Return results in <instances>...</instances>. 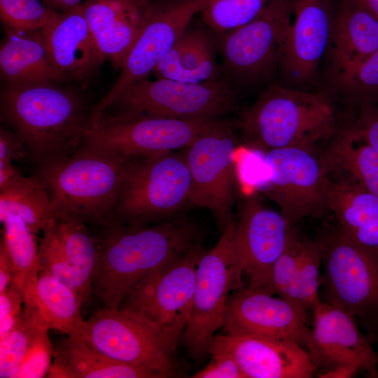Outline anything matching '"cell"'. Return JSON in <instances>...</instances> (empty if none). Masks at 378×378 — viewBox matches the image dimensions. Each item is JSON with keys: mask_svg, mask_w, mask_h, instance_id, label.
<instances>
[{"mask_svg": "<svg viewBox=\"0 0 378 378\" xmlns=\"http://www.w3.org/2000/svg\"><path fill=\"white\" fill-rule=\"evenodd\" d=\"M377 50L378 20L353 1L341 0L326 53L335 86Z\"/></svg>", "mask_w": 378, "mask_h": 378, "instance_id": "obj_24", "label": "cell"}, {"mask_svg": "<svg viewBox=\"0 0 378 378\" xmlns=\"http://www.w3.org/2000/svg\"><path fill=\"white\" fill-rule=\"evenodd\" d=\"M41 31L65 81L86 85L105 62L85 18L83 4L59 12Z\"/></svg>", "mask_w": 378, "mask_h": 378, "instance_id": "obj_22", "label": "cell"}, {"mask_svg": "<svg viewBox=\"0 0 378 378\" xmlns=\"http://www.w3.org/2000/svg\"><path fill=\"white\" fill-rule=\"evenodd\" d=\"M272 0H207L199 20L216 36L238 29L256 18Z\"/></svg>", "mask_w": 378, "mask_h": 378, "instance_id": "obj_34", "label": "cell"}, {"mask_svg": "<svg viewBox=\"0 0 378 378\" xmlns=\"http://www.w3.org/2000/svg\"><path fill=\"white\" fill-rule=\"evenodd\" d=\"M3 224L2 241L13 267V283L22 292L24 304L36 306L34 290L38 276V245L36 234L20 217L8 214Z\"/></svg>", "mask_w": 378, "mask_h": 378, "instance_id": "obj_30", "label": "cell"}, {"mask_svg": "<svg viewBox=\"0 0 378 378\" xmlns=\"http://www.w3.org/2000/svg\"><path fill=\"white\" fill-rule=\"evenodd\" d=\"M328 208L344 235L359 244L378 248V196L329 180Z\"/></svg>", "mask_w": 378, "mask_h": 378, "instance_id": "obj_29", "label": "cell"}, {"mask_svg": "<svg viewBox=\"0 0 378 378\" xmlns=\"http://www.w3.org/2000/svg\"><path fill=\"white\" fill-rule=\"evenodd\" d=\"M234 122L245 145L263 152L314 148L317 141L330 139L340 127L328 96L280 83L268 85Z\"/></svg>", "mask_w": 378, "mask_h": 378, "instance_id": "obj_3", "label": "cell"}, {"mask_svg": "<svg viewBox=\"0 0 378 378\" xmlns=\"http://www.w3.org/2000/svg\"><path fill=\"white\" fill-rule=\"evenodd\" d=\"M352 124L378 155L377 104H365L358 107Z\"/></svg>", "mask_w": 378, "mask_h": 378, "instance_id": "obj_42", "label": "cell"}, {"mask_svg": "<svg viewBox=\"0 0 378 378\" xmlns=\"http://www.w3.org/2000/svg\"><path fill=\"white\" fill-rule=\"evenodd\" d=\"M23 175L11 161L0 162V191L19 180Z\"/></svg>", "mask_w": 378, "mask_h": 378, "instance_id": "obj_44", "label": "cell"}, {"mask_svg": "<svg viewBox=\"0 0 378 378\" xmlns=\"http://www.w3.org/2000/svg\"><path fill=\"white\" fill-rule=\"evenodd\" d=\"M218 119L188 120L103 113L87 130L81 145L129 156L184 149Z\"/></svg>", "mask_w": 378, "mask_h": 378, "instance_id": "obj_15", "label": "cell"}, {"mask_svg": "<svg viewBox=\"0 0 378 378\" xmlns=\"http://www.w3.org/2000/svg\"><path fill=\"white\" fill-rule=\"evenodd\" d=\"M34 302L49 329L76 336L84 324L76 293L48 272H38Z\"/></svg>", "mask_w": 378, "mask_h": 378, "instance_id": "obj_31", "label": "cell"}, {"mask_svg": "<svg viewBox=\"0 0 378 378\" xmlns=\"http://www.w3.org/2000/svg\"><path fill=\"white\" fill-rule=\"evenodd\" d=\"M335 88L352 109L365 104H377L378 50L356 66Z\"/></svg>", "mask_w": 378, "mask_h": 378, "instance_id": "obj_36", "label": "cell"}, {"mask_svg": "<svg viewBox=\"0 0 378 378\" xmlns=\"http://www.w3.org/2000/svg\"><path fill=\"white\" fill-rule=\"evenodd\" d=\"M307 316L288 301L248 286L230 295L222 327L226 334L293 340L307 349Z\"/></svg>", "mask_w": 378, "mask_h": 378, "instance_id": "obj_18", "label": "cell"}, {"mask_svg": "<svg viewBox=\"0 0 378 378\" xmlns=\"http://www.w3.org/2000/svg\"><path fill=\"white\" fill-rule=\"evenodd\" d=\"M319 155L330 181L356 186L378 196V155L352 123L340 127Z\"/></svg>", "mask_w": 378, "mask_h": 378, "instance_id": "obj_26", "label": "cell"}, {"mask_svg": "<svg viewBox=\"0 0 378 378\" xmlns=\"http://www.w3.org/2000/svg\"><path fill=\"white\" fill-rule=\"evenodd\" d=\"M245 378H311L316 374L305 348L293 340L218 335Z\"/></svg>", "mask_w": 378, "mask_h": 378, "instance_id": "obj_23", "label": "cell"}, {"mask_svg": "<svg viewBox=\"0 0 378 378\" xmlns=\"http://www.w3.org/2000/svg\"><path fill=\"white\" fill-rule=\"evenodd\" d=\"M327 237L314 240L303 239L298 265V306L305 314L320 299L322 282V260Z\"/></svg>", "mask_w": 378, "mask_h": 378, "instance_id": "obj_35", "label": "cell"}, {"mask_svg": "<svg viewBox=\"0 0 378 378\" xmlns=\"http://www.w3.org/2000/svg\"><path fill=\"white\" fill-rule=\"evenodd\" d=\"M264 153L266 173L258 190L280 207L290 224L320 218L328 210L329 179L314 148L288 147Z\"/></svg>", "mask_w": 378, "mask_h": 378, "instance_id": "obj_11", "label": "cell"}, {"mask_svg": "<svg viewBox=\"0 0 378 378\" xmlns=\"http://www.w3.org/2000/svg\"><path fill=\"white\" fill-rule=\"evenodd\" d=\"M207 0H152L146 24L108 92L92 106L90 124L129 88L148 78Z\"/></svg>", "mask_w": 378, "mask_h": 378, "instance_id": "obj_14", "label": "cell"}, {"mask_svg": "<svg viewBox=\"0 0 378 378\" xmlns=\"http://www.w3.org/2000/svg\"><path fill=\"white\" fill-rule=\"evenodd\" d=\"M378 20V0H351Z\"/></svg>", "mask_w": 378, "mask_h": 378, "instance_id": "obj_48", "label": "cell"}, {"mask_svg": "<svg viewBox=\"0 0 378 378\" xmlns=\"http://www.w3.org/2000/svg\"><path fill=\"white\" fill-rule=\"evenodd\" d=\"M234 232L233 220L216 245L204 251L197 265L191 312L181 336L195 358L209 354L216 332L223 326L230 293L243 288L244 273L237 255Z\"/></svg>", "mask_w": 378, "mask_h": 378, "instance_id": "obj_9", "label": "cell"}, {"mask_svg": "<svg viewBox=\"0 0 378 378\" xmlns=\"http://www.w3.org/2000/svg\"><path fill=\"white\" fill-rule=\"evenodd\" d=\"M84 223L72 218H59L43 230L38 245V272H48L69 286L82 304L92 295L99 258L97 237Z\"/></svg>", "mask_w": 378, "mask_h": 378, "instance_id": "obj_20", "label": "cell"}, {"mask_svg": "<svg viewBox=\"0 0 378 378\" xmlns=\"http://www.w3.org/2000/svg\"><path fill=\"white\" fill-rule=\"evenodd\" d=\"M22 304L23 295L13 283L0 293V340L12 329L22 310Z\"/></svg>", "mask_w": 378, "mask_h": 378, "instance_id": "obj_41", "label": "cell"}, {"mask_svg": "<svg viewBox=\"0 0 378 378\" xmlns=\"http://www.w3.org/2000/svg\"><path fill=\"white\" fill-rule=\"evenodd\" d=\"M217 37L200 20H191L153 74L157 78L199 83L220 78Z\"/></svg>", "mask_w": 378, "mask_h": 378, "instance_id": "obj_25", "label": "cell"}, {"mask_svg": "<svg viewBox=\"0 0 378 378\" xmlns=\"http://www.w3.org/2000/svg\"><path fill=\"white\" fill-rule=\"evenodd\" d=\"M29 153L20 139L9 128H0V162L23 160Z\"/></svg>", "mask_w": 378, "mask_h": 378, "instance_id": "obj_43", "label": "cell"}, {"mask_svg": "<svg viewBox=\"0 0 378 378\" xmlns=\"http://www.w3.org/2000/svg\"><path fill=\"white\" fill-rule=\"evenodd\" d=\"M238 94L221 78L199 83L147 78L132 85L104 113L127 118L213 120L238 108Z\"/></svg>", "mask_w": 378, "mask_h": 378, "instance_id": "obj_8", "label": "cell"}, {"mask_svg": "<svg viewBox=\"0 0 378 378\" xmlns=\"http://www.w3.org/2000/svg\"><path fill=\"white\" fill-rule=\"evenodd\" d=\"M211 359L202 370L192 376L194 378H245L231 351L215 335L209 345Z\"/></svg>", "mask_w": 378, "mask_h": 378, "instance_id": "obj_39", "label": "cell"}, {"mask_svg": "<svg viewBox=\"0 0 378 378\" xmlns=\"http://www.w3.org/2000/svg\"><path fill=\"white\" fill-rule=\"evenodd\" d=\"M311 311L314 327L306 349L316 372L349 366L378 377V353L351 315L321 299Z\"/></svg>", "mask_w": 378, "mask_h": 378, "instance_id": "obj_17", "label": "cell"}, {"mask_svg": "<svg viewBox=\"0 0 378 378\" xmlns=\"http://www.w3.org/2000/svg\"><path fill=\"white\" fill-rule=\"evenodd\" d=\"M97 237L99 258L92 295L104 308L118 309L132 288L173 262L195 244L200 230L188 218L176 217L150 225H129L109 218Z\"/></svg>", "mask_w": 378, "mask_h": 378, "instance_id": "obj_1", "label": "cell"}, {"mask_svg": "<svg viewBox=\"0 0 378 378\" xmlns=\"http://www.w3.org/2000/svg\"><path fill=\"white\" fill-rule=\"evenodd\" d=\"M59 83H4L1 88V122L41 166L73 154L90 127L86 98Z\"/></svg>", "mask_w": 378, "mask_h": 378, "instance_id": "obj_2", "label": "cell"}, {"mask_svg": "<svg viewBox=\"0 0 378 378\" xmlns=\"http://www.w3.org/2000/svg\"><path fill=\"white\" fill-rule=\"evenodd\" d=\"M52 378H160L146 369L111 358L76 336L68 335L54 350Z\"/></svg>", "mask_w": 378, "mask_h": 378, "instance_id": "obj_28", "label": "cell"}, {"mask_svg": "<svg viewBox=\"0 0 378 378\" xmlns=\"http://www.w3.org/2000/svg\"><path fill=\"white\" fill-rule=\"evenodd\" d=\"M49 328L36 306L24 304L10 332L0 340V377L13 378L28 354Z\"/></svg>", "mask_w": 378, "mask_h": 378, "instance_id": "obj_33", "label": "cell"}, {"mask_svg": "<svg viewBox=\"0 0 378 378\" xmlns=\"http://www.w3.org/2000/svg\"><path fill=\"white\" fill-rule=\"evenodd\" d=\"M8 214L22 219L37 234L57 220L48 191L38 176H22L0 191V220Z\"/></svg>", "mask_w": 378, "mask_h": 378, "instance_id": "obj_32", "label": "cell"}, {"mask_svg": "<svg viewBox=\"0 0 378 378\" xmlns=\"http://www.w3.org/2000/svg\"><path fill=\"white\" fill-rule=\"evenodd\" d=\"M236 130L234 121L218 119L183 149L190 176L189 205L209 209L221 234L233 221Z\"/></svg>", "mask_w": 378, "mask_h": 378, "instance_id": "obj_12", "label": "cell"}, {"mask_svg": "<svg viewBox=\"0 0 378 378\" xmlns=\"http://www.w3.org/2000/svg\"><path fill=\"white\" fill-rule=\"evenodd\" d=\"M76 337L113 360L146 369L160 378L177 375V346L134 312L103 308L85 321Z\"/></svg>", "mask_w": 378, "mask_h": 378, "instance_id": "obj_10", "label": "cell"}, {"mask_svg": "<svg viewBox=\"0 0 378 378\" xmlns=\"http://www.w3.org/2000/svg\"><path fill=\"white\" fill-rule=\"evenodd\" d=\"M292 225L281 213L266 208L257 198L244 200L235 224L234 242L249 287L265 288L272 265L296 235Z\"/></svg>", "mask_w": 378, "mask_h": 378, "instance_id": "obj_19", "label": "cell"}, {"mask_svg": "<svg viewBox=\"0 0 378 378\" xmlns=\"http://www.w3.org/2000/svg\"><path fill=\"white\" fill-rule=\"evenodd\" d=\"M358 372L353 367L340 366L324 372L318 373L317 377L320 378H351Z\"/></svg>", "mask_w": 378, "mask_h": 378, "instance_id": "obj_46", "label": "cell"}, {"mask_svg": "<svg viewBox=\"0 0 378 378\" xmlns=\"http://www.w3.org/2000/svg\"><path fill=\"white\" fill-rule=\"evenodd\" d=\"M131 157L81 145L71 155L41 166L37 176L57 219L102 224L110 218Z\"/></svg>", "mask_w": 378, "mask_h": 378, "instance_id": "obj_4", "label": "cell"}, {"mask_svg": "<svg viewBox=\"0 0 378 378\" xmlns=\"http://www.w3.org/2000/svg\"><path fill=\"white\" fill-rule=\"evenodd\" d=\"M190 190L183 151L132 156L110 218L136 225L170 220L189 204Z\"/></svg>", "mask_w": 378, "mask_h": 378, "instance_id": "obj_5", "label": "cell"}, {"mask_svg": "<svg viewBox=\"0 0 378 378\" xmlns=\"http://www.w3.org/2000/svg\"><path fill=\"white\" fill-rule=\"evenodd\" d=\"M333 0H293V20L283 45L280 84L307 90L315 81L329 44Z\"/></svg>", "mask_w": 378, "mask_h": 378, "instance_id": "obj_16", "label": "cell"}, {"mask_svg": "<svg viewBox=\"0 0 378 378\" xmlns=\"http://www.w3.org/2000/svg\"><path fill=\"white\" fill-rule=\"evenodd\" d=\"M43 3H45L47 6H50V4H51V2L53 1V0H41Z\"/></svg>", "mask_w": 378, "mask_h": 378, "instance_id": "obj_49", "label": "cell"}, {"mask_svg": "<svg viewBox=\"0 0 378 378\" xmlns=\"http://www.w3.org/2000/svg\"><path fill=\"white\" fill-rule=\"evenodd\" d=\"M204 251L197 243L173 262L144 278L119 309L143 316L177 346L191 312L197 265Z\"/></svg>", "mask_w": 378, "mask_h": 378, "instance_id": "obj_13", "label": "cell"}, {"mask_svg": "<svg viewBox=\"0 0 378 378\" xmlns=\"http://www.w3.org/2000/svg\"><path fill=\"white\" fill-rule=\"evenodd\" d=\"M53 353L54 349L46 334L33 347L13 378L43 377L48 374Z\"/></svg>", "mask_w": 378, "mask_h": 378, "instance_id": "obj_40", "label": "cell"}, {"mask_svg": "<svg viewBox=\"0 0 378 378\" xmlns=\"http://www.w3.org/2000/svg\"><path fill=\"white\" fill-rule=\"evenodd\" d=\"M292 18L293 0H272L251 22L216 36L220 78L237 92L272 83Z\"/></svg>", "mask_w": 378, "mask_h": 378, "instance_id": "obj_6", "label": "cell"}, {"mask_svg": "<svg viewBox=\"0 0 378 378\" xmlns=\"http://www.w3.org/2000/svg\"><path fill=\"white\" fill-rule=\"evenodd\" d=\"M152 0H84L83 10L95 43L113 69L123 62L144 29Z\"/></svg>", "mask_w": 378, "mask_h": 378, "instance_id": "obj_21", "label": "cell"}, {"mask_svg": "<svg viewBox=\"0 0 378 378\" xmlns=\"http://www.w3.org/2000/svg\"><path fill=\"white\" fill-rule=\"evenodd\" d=\"M0 47L4 83L34 84L65 81L52 59L41 29H5Z\"/></svg>", "mask_w": 378, "mask_h": 378, "instance_id": "obj_27", "label": "cell"}, {"mask_svg": "<svg viewBox=\"0 0 378 378\" xmlns=\"http://www.w3.org/2000/svg\"><path fill=\"white\" fill-rule=\"evenodd\" d=\"M302 241L296 234L274 262L268 281L262 290L288 301L299 309L297 277Z\"/></svg>", "mask_w": 378, "mask_h": 378, "instance_id": "obj_37", "label": "cell"}, {"mask_svg": "<svg viewBox=\"0 0 378 378\" xmlns=\"http://www.w3.org/2000/svg\"><path fill=\"white\" fill-rule=\"evenodd\" d=\"M58 13L41 0H0V17L5 29H41Z\"/></svg>", "mask_w": 378, "mask_h": 378, "instance_id": "obj_38", "label": "cell"}, {"mask_svg": "<svg viewBox=\"0 0 378 378\" xmlns=\"http://www.w3.org/2000/svg\"><path fill=\"white\" fill-rule=\"evenodd\" d=\"M13 273L10 258L1 241L0 244V293L13 281Z\"/></svg>", "mask_w": 378, "mask_h": 378, "instance_id": "obj_45", "label": "cell"}, {"mask_svg": "<svg viewBox=\"0 0 378 378\" xmlns=\"http://www.w3.org/2000/svg\"><path fill=\"white\" fill-rule=\"evenodd\" d=\"M322 270L321 300L351 315L369 341L378 342V248L338 230L327 236Z\"/></svg>", "mask_w": 378, "mask_h": 378, "instance_id": "obj_7", "label": "cell"}, {"mask_svg": "<svg viewBox=\"0 0 378 378\" xmlns=\"http://www.w3.org/2000/svg\"><path fill=\"white\" fill-rule=\"evenodd\" d=\"M84 0H53L49 7L57 12H64L83 4Z\"/></svg>", "mask_w": 378, "mask_h": 378, "instance_id": "obj_47", "label": "cell"}]
</instances>
